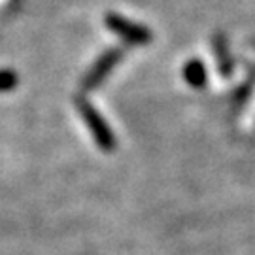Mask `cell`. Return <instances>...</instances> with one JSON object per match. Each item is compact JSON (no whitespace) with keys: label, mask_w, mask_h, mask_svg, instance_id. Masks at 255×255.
<instances>
[{"label":"cell","mask_w":255,"mask_h":255,"mask_svg":"<svg viewBox=\"0 0 255 255\" xmlns=\"http://www.w3.org/2000/svg\"><path fill=\"white\" fill-rule=\"evenodd\" d=\"M104 23L112 32H116L121 40H125L127 44H132V46H146L153 40L149 28L144 25H136L119 13H108L104 17Z\"/></svg>","instance_id":"1"},{"label":"cell","mask_w":255,"mask_h":255,"mask_svg":"<svg viewBox=\"0 0 255 255\" xmlns=\"http://www.w3.org/2000/svg\"><path fill=\"white\" fill-rule=\"evenodd\" d=\"M76 108L80 110L83 121L87 123L91 134L95 136V140H97V144H99L102 149H106V151L114 149V147H116V138H114L112 130L108 128V125L104 123V119L99 116V112L93 108L85 99H82V97L76 99Z\"/></svg>","instance_id":"2"},{"label":"cell","mask_w":255,"mask_h":255,"mask_svg":"<svg viewBox=\"0 0 255 255\" xmlns=\"http://www.w3.org/2000/svg\"><path fill=\"white\" fill-rule=\"evenodd\" d=\"M121 57H123V49H121V47H110V49H106V51L95 61V64L91 66V70L83 76V80H82L83 89H87V91L97 89V87L104 82V78L112 72V68L121 61Z\"/></svg>","instance_id":"3"},{"label":"cell","mask_w":255,"mask_h":255,"mask_svg":"<svg viewBox=\"0 0 255 255\" xmlns=\"http://www.w3.org/2000/svg\"><path fill=\"white\" fill-rule=\"evenodd\" d=\"M212 46H214V55L218 59V70L223 78H229L235 72V59L229 53V44L225 34L218 32L214 40H212Z\"/></svg>","instance_id":"4"},{"label":"cell","mask_w":255,"mask_h":255,"mask_svg":"<svg viewBox=\"0 0 255 255\" xmlns=\"http://www.w3.org/2000/svg\"><path fill=\"white\" fill-rule=\"evenodd\" d=\"M183 80L191 85L193 89H202L206 85V66L199 59H191L183 66Z\"/></svg>","instance_id":"5"},{"label":"cell","mask_w":255,"mask_h":255,"mask_svg":"<svg viewBox=\"0 0 255 255\" xmlns=\"http://www.w3.org/2000/svg\"><path fill=\"white\" fill-rule=\"evenodd\" d=\"M17 74L13 72V70H8V68H4V70H0V93H8L11 89H15L17 87Z\"/></svg>","instance_id":"6"}]
</instances>
